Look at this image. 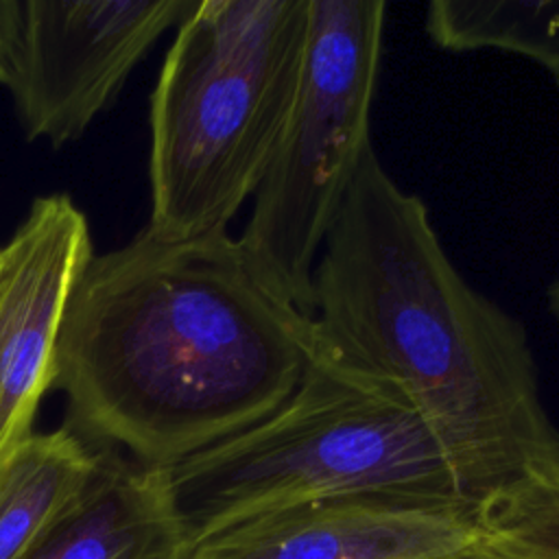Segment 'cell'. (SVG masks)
<instances>
[{
  "mask_svg": "<svg viewBox=\"0 0 559 559\" xmlns=\"http://www.w3.org/2000/svg\"><path fill=\"white\" fill-rule=\"evenodd\" d=\"M317 336L304 314L216 231H140L85 266L66 310L52 389L92 445L168 469L280 408Z\"/></svg>",
  "mask_w": 559,
  "mask_h": 559,
  "instance_id": "obj_1",
  "label": "cell"
},
{
  "mask_svg": "<svg viewBox=\"0 0 559 559\" xmlns=\"http://www.w3.org/2000/svg\"><path fill=\"white\" fill-rule=\"evenodd\" d=\"M445 559H493L489 552H485L478 544L474 546V548H467V550H463V552H456V555H452V557H445Z\"/></svg>",
  "mask_w": 559,
  "mask_h": 559,
  "instance_id": "obj_14",
  "label": "cell"
},
{
  "mask_svg": "<svg viewBox=\"0 0 559 559\" xmlns=\"http://www.w3.org/2000/svg\"><path fill=\"white\" fill-rule=\"evenodd\" d=\"M166 478L190 548L245 518L328 496L395 491L476 504L428 424L319 345L280 408Z\"/></svg>",
  "mask_w": 559,
  "mask_h": 559,
  "instance_id": "obj_4",
  "label": "cell"
},
{
  "mask_svg": "<svg viewBox=\"0 0 559 559\" xmlns=\"http://www.w3.org/2000/svg\"><path fill=\"white\" fill-rule=\"evenodd\" d=\"M478 507L395 491L314 498L234 522L188 559H445L478 544Z\"/></svg>",
  "mask_w": 559,
  "mask_h": 559,
  "instance_id": "obj_7",
  "label": "cell"
},
{
  "mask_svg": "<svg viewBox=\"0 0 559 559\" xmlns=\"http://www.w3.org/2000/svg\"><path fill=\"white\" fill-rule=\"evenodd\" d=\"M384 22V0H310L297 90L238 236L262 282L308 317L319 251L373 148Z\"/></svg>",
  "mask_w": 559,
  "mask_h": 559,
  "instance_id": "obj_5",
  "label": "cell"
},
{
  "mask_svg": "<svg viewBox=\"0 0 559 559\" xmlns=\"http://www.w3.org/2000/svg\"><path fill=\"white\" fill-rule=\"evenodd\" d=\"M26 41V0H0V85L11 90L20 76Z\"/></svg>",
  "mask_w": 559,
  "mask_h": 559,
  "instance_id": "obj_13",
  "label": "cell"
},
{
  "mask_svg": "<svg viewBox=\"0 0 559 559\" xmlns=\"http://www.w3.org/2000/svg\"><path fill=\"white\" fill-rule=\"evenodd\" d=\"M317 345L402 397L454 459L472 498L559 465L524 325L474 290L426 203L362 159L312 273Z\"/></svg>",
  "mask_w": 559,
  "mask_h": 559,
  "instance_id": "obj_2",
  "label": "cell"
},
{
  "mask_svg": "<svg viewBox=\"0 0 559 559\" xmlns=\"http://www.w3.org/2000/svg\"><path fill=\"white\" fill-rule=\"evenodd\" d=\"M92 258L87 216L63 192L37 197L0 247V463L35 432L66 310Z\"/></svg>",
  "mask_w": 559,
  "mask_h": 559,
  "instance_id": "obj_8",
  "label": "cell"
},
{
  "mask_svg": "<svg viewBox=\"0 0 559 559\" xmlns=\"http://www.w3.org/2000/svg\"><path fill=\"white\" fill-rule=\"evenodd\" d=\"M197 2L26 0L24 57L9 90L24 135L52 146L79 140Z\"/></svg>",
  "mask_w": 559,
  "mask_h": 559,
  "instance_id": "obj_6",
  "label": "cell"
},
{
  "mask_svg": "<svg viewBox=\"0 0 559 559\" xmlns=\"http://www.w3.org/2000/svg\"><path fill=\"white\" fill-rule=\"evenodd\" d=\"M190 542L175 511L166 469L98 445L85 489L24 559H188Z\"/></svg>",
  "mask_w": 559,
  "mask_h": 559,
  "instance_id": "obj_9",
  "label": "cell"
},
{
  "mask_svg": "<svg viewBox=\"0 0 559 559\" xmlns=\"http://www.w3.org/2000/svg\"><path fill=\"white\" fill-rule=\"evenodd\" d=\"M424 26L443 50L522 55L559 85V0H432Z\"/></svg>",
  "mask_w": 559,
  "mask_h": 559,
  "instance_id": "obj_11",
  "label": "cell"
},
{
  "mask_svg": "<svg viewBox=\"0 0 559 559\" xmlns=\"http://www.w3.org/2000/svg\"><path fill=\"white\" fill-rule=\"evenodd\" d=\"M310 0H199L177 26L148 100L144 231H227L269 168L288 116Z\"/></svg>",
  "mask_w": 559,
  "mask_h": 559,
  "instance_id": "obj_3",
  "label": "cell"
},
{
  "mask_svg": "<svg viewBox=\"0 0 559 559\" xmlns=\"http://www.w3.org/2000/svg\"><path fill=\"white\" fill-rule=\"evenodd\" d=\"M478 546L493 559H559V465L539 467L478 507Z\"/></svg>",
  "mask_w": 559,
  "mask_h": 559,
  "instance_id": "obj_12",
  "label": "cell"
},
{
  "mask_svg": "<svg viewBox=\"0 0 559 559\" xmlns=\"http://www.w3.org/2000/svg\"><path fill=\"white\" fill-rule=\"evenodd\" d=\"M548 304H550V310H552V314H555V319L559 323V280L548 290Z\"/></svg>",
  "mask_w": 559,
  "mask_h": 559,
  "instance_id": "obj_15",
  "label": "cell"
},
{
  "mask_svg": "<svg viewBox=\"0 0 559 559\" xmlns=\"http://www.w3.org/2000/svg\"><path fill=\"white\" fill-rule=\"evenodd\" d=\"M98 465V445L66 424L33 432L0 463V559H24Z\"/></svg>",
  "mask_w": 559,
  "mask_h": 559,
  "instance_id": "obj_10",
  "label": "cell"
}]
</instances>
